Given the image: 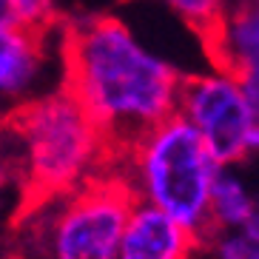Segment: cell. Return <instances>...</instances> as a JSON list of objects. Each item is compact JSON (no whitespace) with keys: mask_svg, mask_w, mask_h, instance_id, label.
<instances>
[{"mask_svg":"<svg viewBox=\"0 0 259 259\" xmlns=\"http://www.w3.org/2000/svg\"><path fill=\"white\" fill-rule=\"evenodd\" d=\"M63 85L106 145V162L177 111L185 71L151 54L114 15L60 20ZM103 162V165H106Z\"/></svg>","mask_w":259,"mask_h":259,"instance_id":"6da1fadb","label":"cell"},{"mask_svg":"<svg viewBox=\"0 0 259 259\" xmlns=\"http://www.w3.org/2000/svg\"><path fill=\"white\" fill-rule=\"evenodd\" d=\"M23 143L20 217L66 197L106 162V145L66 89L6 111Z\"/></svg>","mask_w":259,"mask_h":259,"instance_id":"7a4b0ae2","label":"cell"},{"mask_svg":"<svg viewBox=\"0 0 259 259\" xmlns=\"http://www.w3.org/2000/svg\"><path fill=\"white\" fill-rule=\"evenodd\" d=\"M125 174L140 202L160 208L180 222L194 234L199 248L213 242L211 188L220 165L185 117L174 111L145 131L125 154Z\"/></svg>","mask_w":259,"mask_h":259,"instance_id":"3957f363","label":"cell"},{"mask_svg":"<svg viewBox=\"0 0 259 259\" xmlns=\"http://www.w3.org/2000/svg\"><path fill=\"white\" fill-rule=\"evenodd\" d=\"M57 202L49 259H117L125 220L140 199L125 174V160H114Z\"/></svg>","mask_w":259,"mask_h":259,"instance_id":"277c9868","label":"cell"},{"mask_svg":"<svg viewBox=\"0 0 259 259\" xmlns=\"http://www.w3.org/2000/svg\"><path fill=\"white\" fill-rule=\"evenodd\" d=\"M177 114L194 125L220 168L242 162L259 151V117L239 83L222 71L185 74Z\"/></svg>","mask_w":259,"mask_h":259,"instance_id":"5b68a950","label":"cell"},{"mask_svg":"<svg viewBox=\"0 0 259 259\" xmlns=\"http://www.w3.org/2000/svg\"><path fill=\"white\" fill-rule=\"evenodd\" d=\"M199 242L160 208L137 202L120 236L117 259H191Z\"/></svg>","mask_w":259,"mask_h":259,"instance_id":"8992f818","label":"cell"},{"mask_svg":"<svg viewBox=\"0 0 259 259\" xmlns=\"http://www.w3.org/2000/svg\"><path fill=\"white\" fill-rule=\"evenodd\" d=\"M52 31L54 29L0 31V97L20 100L34 89L46 63V46Z\"/></svg>","mask_w":259,"mask_h":259,"instance_id":"52a82bcc","label":"cell"},{"mask_svg":"<svg viewBox=\"0 0 259 259\" xmlns=\"http://www.w3.org/2000/svg\"><path fill=\"white\" fill-rule=\"evenodd\" d=\"M160 3H165L197 34L208 52V60L217 66L222 52V34H225V15H228L225 0H160Z\"/></svg>","mask_w":259,"mask_h":259,"instance_id":"ba28073f","label":"cell"},{"mask_svg":"<svg viewBox=\"0 0 259 259\" xmlns=\"http://www.w3.org/2000/svg\"><path fill=\"white\" fill-rule=\"evenodd\" d=\"M253 202L251 194L245 191L242 180L234 177L228 168H220L211 188V222L213 231H239L242 225L253 220Z\"/></svg>","mask_w":259,"mask_h":259,"instance_id":"9c48e42d","label":"cell"},{"mask_svg":"<svg viewBox=\"0 0 259 259\" xmlns=\"http://www.w3.org/2000/svg\"><path fill=\"white\" fill-rule=\"evenodd\" d=\"M23 183V143L9 117H0V197L9 185Z\"/></svg>","mask_w":259,"mask_h":259,"instance_id":"30bf717a","label":"cell"},{"mask_svg":"<svg viewBox=\"0 0 259 259\" xmlns=\"http://www.w3.org/2000/svg\"><path fill=\"white\" fill-rule=\"evenodd\" d=\"M6 29H29L17 0H0V31Z\"/></svg>","mask_w":259,"mask_h":259,"instance_id":"8fae6325","label":"cell"},{"mask_svg":"<svg viewBox=\"0 0 259 259\" xmlns=\"http://www.w3.org/2000/svg\"><path fill=\"white\" fill-rule=\"evenodd\" d=\"M253 217H256V220H259V202H256V205H253Z\"/></svg>","mask_w":259,"mask_h":259,"instance_id":"7c38bea8","label":"cell"}]
</instances>
